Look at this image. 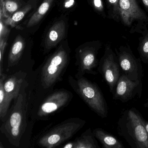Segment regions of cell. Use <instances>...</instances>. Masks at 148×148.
Listing matches in <instances>:
<instances>
[{
	"label": "cell",
	"instance_id": "cell-1",
	"mask_svg": "<svg viewBox=\"0 0 148 148\" xmlns=\"http://www.w3.org/2000/svg\"><path fill=\"white\" fill-rule=\"evenodd\" d=\"M28 84L25 82L19 95L14 99V105L1 125L0 130L13 146L19 147L27 128V115L28 101L26 89Z\"/></svg>",
	"mask_w": 148,
	"mask_h": 148
},
{
	"label": "cell",
	"instance_id": "cell-2",
	"mask_svg": "<svg viewBox=\"0 0 148 148\" xmlns=\"http://www.w3.org/2000/svg\"><path fill=\"white\" fill-rule=\"evenodd\" d=\"M143 118L135 108L125 110L117 123V131L132 148H148V134Z\"/></svg>",
	"mask_w": 148,
	"mask_h": 148
},
{
	"label": "cell",
	"instance_id": "cell-3",
	"mask_svg": "<svg viewBox=\"0 0 148 148\" xmlns=\"http://www.w3.org/2000/svg\"><path fill=\"white\" fill-rule=\"evenodd\" d=\"M68 80L73 90L93 112L102 118L107 116V103L97 84L77 73L74 77L69 76Z\"/></svg>",
	"mask_w": 148,
	"mask_h": 148
},
{
	"label": "cell",
	"instance_id": "cell-4",
	"mask_svg": "<svg viewBox=\"0 0 148 148\" xmlns=\"http://www.w3.org/2000/svg\"><path fill=\"white\" fill-rule=\"evenodd\" d=\"M70 53L61 45L42 64L40 81L42 89L49 90L62 81L70 63Z\"/></svg>",
	"mask_w": 148,
	"mask_h": 148
},
{
	"label": "cell",
	"instance_id": "cell-5",
	"mask_svg": "<svg viewBox=\"0 0 148 148\" xmlns=\"http://www.w3.org/2000/svg\"><path fill=\"white\" fill-rule=\"evenodd\" d=\"M86 123L79 118L66 119L42 134L37 140V144L43 148L59 147L71 138L84 126Z\"/></svg>",
	"mask_w": 148,
	"mask_h": 148
},
{
	"label": "cell",
	"instance_id": "cell-6",
	"mask_svg": "<svg viewBox=\"0 0 148 148\" xmlns=\"http://www.w3.org/2000/svg\"><path fill=\"white\" fill-rule=\"evenodd\" d=\"M119 22L131 34H141L147 30L148 16L137 0H119Z\"/></svg>",
	"mask_w": 148,
	"mask_h": 148
},
{
	"label": "cell",
	"instance_id": "cell-7",
	"mask_svg": "<svg viewBox=\"0 0 148 148\" xmlns=\"http://www.w3.org/2000/svg\"><path fill=\"white\" fill-rule=\"evenodd\" d=\"M97 71L108 85L110 92L112 93L122 74L117 56L110 44L106 45L104 53L99 61Z\"/></svg>",
	"mask_w": 148,
	"mask_h": 148
},
{
	"label": "cell",
	"instance_id": "cell-8",
	"mask_svg": "<svg viewBox=\"0 0 148 148\" xmlns=\"http://www.w3.org/2000/svg\"><path fill=\"white\" fill-rule=\"evenodd\" d=\"M122 74L133 81H142L143 71L140 58H137L129 46L115 48Z\"/></svg>",
	"mask_w": 148,
	"mask_h": 148
},
{
	"label": "cell",
	"instance_id": "cell-9",
	"mask_svg": "<svg viewBox=\"0 0 148 148\" xmlns=\"http://www.w3.org/2000/svg\"><path fill=\"white\" fill-rule=\"evenodd\" d=\"M73 94L66 89L57 90L50 93L39 106L37 119H45L66 107L73 98Z\"/></svg>",
	"mask_w": 148,
	"mask_h": 148
},
{
	"label": "cell",
	"instance_id": "cell-10",
	"mask_svg": "<svg viewBox=\"0 0 148 148\" xmlns=\"http://www.w3.org/2000/svg\"><path fill=\"white\" fill-rule=\"evenodd\" d=\"M99 41L91 45H87L79 49L76 53V65L77 67V73L79 75L85 73L97 75L95 71L98 66L99 61L97 58L99 51L101 47Z\"/></svg>",
	"mask_w": 148,
	"mask_h": 148
},
{
	"label": "cell",
	"instance_id": "cell-11",
	"mask_svg": "<svg viewBox=\"0 0 148 148\" xmlns=\"http://www.w3.org/2000/svg\"><path fill=\"white\" fill-rule=\"evenodd\" d=\"M142 90V81L130 80L121 74L112 92L113 99L123 103H126L135 97L140 98Z\"/></svg>",
	"mask_w": 148,
	"mask_h": 148
},
{
	"label": "cell",
	"instance_id": "cell-12",
	"mask_svg": "<svg viewBox=\"0 0 148 148\" xmlns=\"http://www.w3.org/2000/svg\"><path fill=\"white\" fill-rule=\"evenodd\" d=\"M27 73L20 70L8 75L4 82L5 93L12 102L15 99L20 93L25 83L26 82Z\"/></svg>",
	"mask_w": 148,
	"mask_h": 148
},
{
	"label": "cell",
	"instance_id": "cell-13",
	"mask_svg": "<svg viewBox=\"0 0 148 148\" xmlns=\"http://www.w3.org/2000/svg\"><path fill=\"white\" fill-rule=\"evenodd\" d=\"M66 24L63 20L55 22L50 28L45 41V52L50 51L64 38Z\"/></svg>",
	"mask_w": 148,
	"mask_h": 148
},
{
	"label": "cell",
	"instance_id": "cell-14",
	"mask_svg": "<svg viewBox=\"0 0 148 148\" xmlns=\"http://www.w3.org/2000/svg\"><path fill=\"white\" fill-rule=\"evenodd\" d=\"M97 138L91 128L83 132L73 141L68 142L61 146L62 148H99Z\"/></svg>",
	"mask_w": 148,
	"mask_h": 148
},
{
	"label": "cell",
	"instance_id": "cell-15",
	"mask_svg": "<svg viewBox=\"0 0 148 148\" xmlns=\"http://www.w3.org/2000/svg\"><path fill=\"white\" fill-rule=\"evenodd\" d=\"M25 47V41L20 35L16 37L10 49L8 59L6 71L9 72L16 67L21 59Z\"/></svg>",
	"mask_w": 148,
	"mask_h": 148
},
{
	"label": "cell",
	"instance_id": "cell-16",
	"mask_svg": "<svg viewBox=\"0 0 148 148\" xmlns=\"http://www.w3.org/2000/svg\"><path fill=\"white\" fill-rule=\"evenodd\" d=\"M96 138L103 148H125L122 143L113 135L102 129L98 128L92 130Z\"/></svg>",
	"mask_w": 148,
	"mask_h": 148
},
{
	"label": "cell",
	"instance_id": "cell-17",
	"mask_svg": "<svg viewBox=\"0 0 148 148\" xmlns=\"http://www.w3.org/2000/svg\"><path fill=\"white\" fill-rule=\"evenodd\" d=\"M8 75L3 73L0 75V118L4 121L9 112V108L11 101L5 93L4 88V80Z\"/></svg>",
	"mask_w": 148,
	"mask_h": 148
},
{
	"label": "cell",
	"instance_id": "cell-18",
	"mask_svg": "<svg viewBox=\"0 0 148 148\" xmlns=\"http://www.w3.org/2000/svg\"><path fill=\"white\" fill-rule=\"evenodd\" d=\"M54 0H44L38 10L31 17L27 24V27H32L38 24L46 14Z\"/></svg>",
	"mask_w": 148,
	"mask_h": 148
},
{
	"label": "cell",
	"instance_id": "cell-19",
	"mask_svg": "<svg viewBox=\"0 0 148 148\" xmlns=\"http://www.w3.org/2000/svg\"><path fill=\"white\" fill-rule=\"evenodd\" d=\"M33 8L32 3L27 4L21 8L19 9L17 12L8 18L5 21L7 25H10L14 26V25L22 20L26 15Z\"/></svg>",
	"mask_w": 148,
	"mask_h": 148
},
{
	"label": "cell",
	"instance_id": "cell-20",
	"mask_svg": "<svg viewBox=\"0 0 148 148\" xmlns=\"http://www.w3.org/2000/svg\"><path fill=\"white\" fill-rule=\"evenodd\" d=\"M143 36L139 38V45L138 47L140 58L143 63H148V30H145Z\"/></svg>",
	"mask_w": 148,
	"mask_h": 148
},
{
	"label": "cell",
	"instance_id": "cell-21",
	"mask_svg": "<svg viewBox=\"0 0 148 148\" xmlns=\"http://www.w3.org/2000/svg\"><path fill=\"white\" fill-rule=\"evenodd\" d=\"M107 10V18L119 22V0H105Z\"/></svg>",
	"mask_w": 148,
	"mask_h": 148
},
{
	"label": "cell",
	"instance_id": "cell-22",
	"mask_svg": "<svg viewBox=\"0 0 148 148\" xmlns=\"http://www.w3.org/2000/svg\"><path fill=\"white\" fill-rule=\"evenodd\" d=\"M3 3L4 13L7 18L18 11L21 6L20 0H5Z\"/></svg>",
	"mask_w": 148,
	"mask_h": 148
},
{
	"label": "cell",
	"instance_id": "cell-23",
	"mask_svg": "<svg viewBox=\"0 0 148 148\" xmlns=\"http://www.w3.org/2000/svg\"><path fill=\"white\" fill-rule=\"evenodd\" d=\"M91 4L95 12L104 18H107L103 0H91Z\"/></svg>",
	"mask_w": 148,
	"mask_h": 148
},
{
	"label": "cell",
	"instance_id": "cell-24",
	"mask_svg": "<svg viewBox=\"0 0 148 148\" xmlns=\"http://www.w3.org/2000/svg\"><path fill=\"white\" fill-rule=\"evenodd\" d=\"M7 25L5 23V21L1 18L0 23V40H6L7 41L8 37L10 33V30L7 26Z\"/></svg>",
	"mask_w": 148,
	"mask_h": 148
},
{
	"label": "cell",
	"instance_id": "cell-25",
	"mask_svg": "<svg viewBox=\"0 0 148 148\" xmlns=\"http://www.w3.org/2000/svg\"><path fill=\"white\" fill-rule=\"evenodd\" d=\"M141 1L146 10L148 11V0H141Z\"/></svg>",
	"mask_w": 148,
	"mask_h": 148
},
{
	"label": "cell",
	"instance_id": "cell-26",
	"mask_svg": "<svg viewBox=\"0 0 148 148\" xmlns=\"http://www.w3.org/2000/svg\"><path fill=\"white\" fill-rule=\"evenodd\" d=\"M143 123L145 127L146 131H147L148 134V121H146L143 119Z\"/></svg>",
	"mask_w": 148,
	"mask_h": 148
},
{
	"label": "cell",
	"instance_id": "cell-27",
	"mask_svg": "<svg viewBox=\"0 0 148 148\" xmlns=\"http://www.w3.org/2000/svg\"><path fill=\"white\" fill-rule=\"evenodd\" d=\"M144 106L145 108H148V98L146 99L145 103L144 104Z\"/></svg>",
	"mask_w": 148,
	"mask_h": 148
},
{
	"label": "cell",
	"instance_id": "cell-28",
	"mask_svg": "<svg viewBox=\"0 0 148 148\" xmlns=\"http://www.w3.org/2000/svg\"><path fill=\"white\" fill-rule=\"evenodd\" d=\"M5 0H1V2H4V1H5Z\"/></svg>",
	"mask_w": 148,
	"mask_h": 148
}]
</instances>
